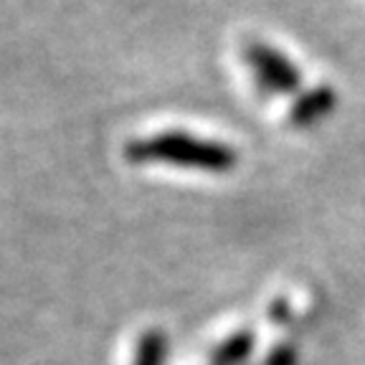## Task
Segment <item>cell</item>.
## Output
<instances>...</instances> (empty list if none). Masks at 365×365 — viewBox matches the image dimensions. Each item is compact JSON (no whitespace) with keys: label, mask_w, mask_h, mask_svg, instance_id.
Listing matches in <instances>:
<instances>
[{"label":"cell","mask_w":365,"mask_h":365,"mask_svg":"<svg viewBox=\"0 0 365 365\" xmlns=\"http://www.w3.org/2000/svg\"><path fill=\"white\" fill-rule=\"evenodd\" d=\"M130 163H168L175 168H188L200 173H231L239 163V155L234 148L216 140L188 135V132H158V135L132 140L125 148Z\"/></svg>","instance_id":"cell-1"},{"label":"cell","mask_w":365,"mask_h":365,"mask_svg":"<svg viewBox=\"0 0 365 365\" xmlns=\"http://www.w3.org/2000/svg\"><path fill=\"white\" fill-rule=\"evenodd\" d=\"M246 61L254 68L257 81L269 91H279V94H294L302 84V76L297 66L277 51L274 46L267 43H249L246 46Z\"/></svg>","instance_id":"cell-2"},{"label":"cell","mask_w":365,"mask_h":365,"mask_svg":"<svg viewBox=\"0 0 365 365\" xmlns=\"http://www.w3.org/2000/svg\"><path fill=\"white\" fill-rule=\"evenodd\" d=\"M335 102L337 97L330 86H314V89H309L307 94H302L294 102V107H292V122L297 127L314 125V122L327 117L335 109Z\"/></svg>","instance_id":"cell-3"},{"label":"cell","mask_w":365,"mask_h":365,"mask_svg":"<svg viewBox=\"0 0 365 365\" xmlns=\"http://www.w3.org/2000/svg\"><path fill=\"white\" fill-rule=\"evenodd\" d=\"M254 348H257V335L251 330H236L211 350L208 365H246Z\"/></svg>","instance_id":"cell-4"},{"label":"cell","mask_w":365,"mask_h":365,"mask_svg":"<svg viewBox=\"0 0 365 365\" xmlns=\"http://www.w3.org/2000/svg\"><path fill=\"white\" fill-rule=\"evenodd\" d=\"M168 335L158 327H150L143 335L137 337L135 345V358L132 365H165L168 363Z\"/></svg>","instance_id":"cell-5"},{"label":"cell","mask_w":365,"mask_h":365,"mask_svg":"<svg viewBox=\"0 0 365 365\" xmlns=\"http://www.w3.org/2000/svg\"><path fill=\"white\" fill-rule=\"evenodd\" d=\"M262 365H299V350L292 342H279L269 350Z\"/></svg>","instance_id":"cell-6"},{"label":"cell","mask_w":365,"mask_h":365,"mask_svg":"<svg viewBox=\"0 0 365 365\" xmlns=\"http://www.w3.org/2000/svg\"><path fill=\"white\" fill-rule=\"evenodd\" d=\"M292 317V307H289V299L287 297H279V299H274L272 307H269V319H272L274 325H287Z\"/></svg>","instance_id":"cell-7"}]
</instances>
